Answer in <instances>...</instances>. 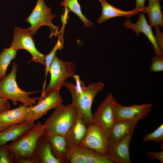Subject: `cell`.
<instances>
[{
  "instance_id": "cell-19",
  "label": "cell",
  "mask_w": 163,
  "mask_h": 163,
  "mask_svg": "<svg viewBox=\"0 0 163 163\" xmlns=\"http://www.w3.org/2000/svg\"><path fill=\"white\" fill-rule=\"evenodd\" d=\"M34 154L40 163H60L53 155L50 142L44 134L39 139Z\"/></svg>"
},
{
  "instance_id": "cell-33",
  "label": "cell",
  "mask_w": 163,
  "mask_h": 163,
  "mask_svg": "<svg viewBox=\"0 0 163 163\" xmlns=\"http://www.w3.org/2000/svg\"><path fill=\"white\" fill-rule=\"evenodd\" d=\"M136 2V9L140 11L146 12V8L145 5V0H135Z\"/></svg>"
},
{
  "instance_id": "cell-4",
  "label": "cell",
  "mask_w": 163,
  "mask_h": 163,
  "mask_svg": "<svg viewBox=\"0 0 163 163\" xmlns=\"http://www.w3.org/2000/svg\"><path fill=\"white\" fill-rule=\"evenodd\" d=\"M76 67L74 62L63 61L59 59L56 54L50 65L49 72L50 79L47 87L43 91L38 101L44 98L49 93L60 90L64 86L66 79L75 75Z\"/></svg>"
},
{
  "instance_id": "cell-26",
  "label": "cell",
  "mask_w": 163,
  "mask_h": 163,
  "mask_svg": "<svg viewBox=\"0 0 163 163\" xmlns=\"http://www.w3.org/2000/svg\"><path fill=\"white\" fill-rule=\"evenodd\" d=\"M14 158L13 152L8 145H0V163H12Z\"/></svg>"
},
{
  "instance_id": "cell-34",
  "label": "cell",
  "mask_w": 163,
  "mask_h": 163,
  "mask_svg": "<svg viewBox=\"0 0 163 163\" xmlns=\"http://www.w3.org/2000/svg\"><path fill=\"white\" fill-rule=\"evenodd\" d=\"M0 132H1V131H0Z\"/></svg>"
},
{
  "instance_id": "cell-24",
  "label": "cell",
  "mask_w": 163,
  "mask_h": 163,
  "mask_svg": "<svg viewBox=\"0 0 163 163\" xmlns=\"http://www.w3.org/2000/svg\"><path fill=\"white\" fill-rule=\"evenodd\" d=\"M61 34L60 35L58 34V39L57 41L51 51L48 54L44 55V58L45 61V78L43 87L42 91H43L45 88L46 85V78L49 72V68L53 60V59L56 54V53L58 50H61L63 47L64 39L63 38L62 31L63 28H62L61 30Z\"/></svg>"
},
{
  "instance_id": "cell-15",
  "label": "cell",
  "mask_w": 163,
  "mask_h": 163,
  "mask_svg": "<svg viewBox=\"0 0 163 163\" xmlns=\"http://www.w3.org/2000/svg\"><path fill=\"white\" fill-rule=\"evenodd\" d=\"M30 108V107L20 105L14 109L0 113V131L25 121Z\"/></svg>"
},
{
  "instance_id": "cell-14",
  "label": "cell",
  "mask_w": 163,
  "mask_h": 163,
  "mask_svg": "<svg viewBox=\"0 0 163 163\" xmlns=\"http://www.w3.org/2000/svg\"><path fill=\"white\" fill-rule=\"evenodd\" d=\"M139 15V19L136 23H131L128 18L124 22V26L126 28L133 30L137 36L139 35L140 33L144 34L152 45L155 55L163 56V51L159 48L156 42L151 27L147 22L144 14L141 12Z\"/></svg>"
},
{
  "instance_id": "cell-2",
  "label": "cell",
  "mask_w": 163,
  "mask_h": 163,
  "mask_svg": "<svg viewBox=\"0 0 163 163\" xmlns=\"http://www.w3.org/2000/svg\"><path fill=\"white\" fill-rule=\"evenodd\" d=\"M17 66L14 62L10 72L0 81V97L11 101L14 106L19 101L24 105L31 107L35 104L39 97L31 98L29 96L39 91H25L19 88L16 79Z\"/></svg>"
},
{
  "instance_id": "cell-11",
  "label": "cell",
  "mask_w": 163,
  "mask_h": 163,
  "mask_svg": "<svg viewBox=\"0 0 163 163\" xmlns=\"http://www.w3.org/2000/svg\"><path fill=\"white\" fill-rule=\"evenodd\" d=\"M152 104L148 103L125 106L116 101L114 106L115 120H121L141 121L147 117L151 111Z\"/></svg>"
},
{
  "instance_id": "cell-17",
  "label": "cell",
  "mask_w": 163,
  "mask_h": 163,
  "mask_svg": "<svg viewBox=\"0 0 163 163\" xmlns=\"http://www.w3.org/2000/svg\"><path fill=\"white\" fill-rule=\"evenodd\" d=\"M34 124V122L25 120L0 132V145L16 139L30 129Z\"/></svg>"
},
{
  "instance_id": "cell-27",
  "label": "cell",
  "mask_w": 163,
  "mask_h": 163,
  "mask_svg": "<svg viewBox=\"0 0 163 163\" xmlns=\"http://www.w3.org/2000/svg\"><path fill=\"white\" fill-rule=\"evenodd\" d=\"M145 141H152L157 143L163 142V124H162L155 131L146 135L143 138Z\"/></svg>"
},
{
  "instance_id": "cell-16",
  "label": "cell",
  "mask_w": 163,
  "mask_h": 163,
  "mask_svg": "<svg viewBox=\"0 0 163 163\" xmlns=\"http://www.w3.org/2000/svg\"><path fill=\"white\" fill-rule=\"evenodd\" d=\"M44 134L50 142L55 157L60 163H67L69 144L66 138L62 136L46 129Z\"/></svg>"
},
{
  "instance_id": "cell-23",
  "label": "cell",
  "mask_w": 163,
  "mask_h": 163,
  "mask_svg": "<svg viewBox=\"0 0 163 163\" xmlns=\"http://www.w3.org/2000/svg\"><path fill=\"white\" fill-rule=\"evenodd\" d=\"M17 52L10 47L4 48L0 53V81L6 75L11 62L16 58Z\"/></svg>"
},
{
  "instance_id": "cell-20",
  "label": "cell",
  "mask_w": 163,
  "mask_h": 163,
  "mask_svg": "<svg viewBox=\"0 0 163 163\" xmlns=\"http://www.w3.org/2000/svg\"><path fill=\"white\" fill-rule=\"evenodd\" d=\"M98 0L102 7L101 14L97 20V22L99 24L117 17L123 16L129 18L140 11L135 8L131 11H123L110 4L106 0Z\"/></svg>"
},
{
  "instance_id": "cell-12",
  "label": "cell",
  "mask_w": 163,
  "mask_h": 163,
  "mask_svg": "<svg viewBox=\"0 0 163 163\" xmlns=\"http://www.w3.org/2000/svg\"><path fill=\"white\" fill-rule=\"evenodd\" d=\"M63 101L60 90H56L47 94L46 97L35 105L30 107L29 113L25 120L34 122L46 114L50 109H54Z\"/></svg>"
},
{
  "instance_id": "cell-9",
  "label": "cell",
  "mask_w": 163,
  "mask_h": 163,
  "mask_svg": "<svg viewBox=\"0 0 163 163\" xmlns=\"http://www.w3.org/2000/svg\"><path fill=\"white\" fill-rule=\"evenodd\" d=\"M116 101L112 94H108L92 115L91 123L101 126L108 137L115 121L114 106Z\"/></svg>"
},
{
  "instance_id": "cell-32",
  "label": "cell",
  "mask_w": 163,
  "mask_h": 163,
  "mask_svg": "<svg viewBox=\"0 0 163 163\" xmlns=\"http://www.w3.org/2000/svg\"><path fill=\"white\" fill-rule=\"evenodd\" d=\"M11 109V106L8 100L0 97V113Z\"/></svg>"
},
{
  "instance_id": "cell-29",
  "label": "cell",
  "mask_w": 163,
  "mask_h": 163,
  "mask_svg": "<svg viewBox=\"0 0 163 163\" xmlns=\"http://www.w3.org/2000/svg\"><path fill=\"white\" fill-rule=\"evenodd\" d=\"M13 162L16 163H40V161L34 154L30 156L19 157L14 158Z\"/></svg>"
},
{
  "instance_id": "cell-10",
  "label": "cell",
  "mask_w": 163,
  "mask_h": 163,
  "mask_svg": "<svg viewBox=\"0 0 163 163\" xmlns=\"http://www.w3.org/2000/svg\"><path fill=\"white\" fill-rule=\"evenodd\" d=\"M69 144L67 163H113L105 156L93 150L80 145Z\"/></svg>"
},
{
  "instance_id": "cell-5",
  "label": "cell",
  "mask_w": 163,
  "mask_h": 163,
  "mask_svg": "<svg viewBox=\"0 0 163 163\" xmlns=\"http://www.w3.org/2000/svg\"><path fill=\"white\" fill-rule=\"evenodd\" d=\"M46 127L38 122L32 127L8 145L14 155V158L34 155V152L40 137L43 135Z\"/></svg>"
},
{
  "instance_id": "cell-18",
  "label": "cell",
  "mask_w": 163,
  "mask_h": 163,
  "mask_svg": "<svg viewBox=\"0 0 163 163\" xmlns=\"http://www.w3.org/2000/svg\"><path fill=\"white\" fill-rule=\"evenodd\" d=\"M137 122L134 120L115 121L108 137L109 141L115 142L123 139L129 133L134 131Z\"/></svg>"
},
{
  "instance_id": "cell-30",
  "label": "cell",
  "mask_w": 163,
  "mask_h": 163,
  "mask_svg": "<svg viewBox=\"0 0 163 163\" xmlns=\"http://www.w3.org/2000/svg\"><path fill=\"white\" fill-rule=\"evenodd\" d=\"M156 31V34L155 37L156 42L160 49L163 51V35L160 30L159 26H155Z\"/></svg>"
},
{
  "instance_id": "cell-25",
  "label": "cell",
  "mask_w": 163,
  "mask_h": 163,
  "mask_svg": "<svg viewBox=\"0 0 163 163\" xmlns=\"http://www.w3.org/2000/svg\"><path fill=\"white\" fill-rule=\"evenodd\" d=\"M61 5L67 8L69 11L77 15L85 27H91L93 25V23L87 19L83 14L78 0H64L61 2Z\"/></svg>"
},
{
  "instance_id": "cell-31",
  "label": "cell",
  "mask_w": 163,
  "mask_h": 163,
  "mask_svg": "<svg viewBox=\"0 0 163 163\" xmlns=\"http://www.w3.org/2000/svg\"><path fill=\"white\" fill-rule=\"evenodd\" d=\"M147 154L153 161H155L156 159H158L161 163H163V151L158 152L149 151L147 152Z\"/></svg>"
},
{
  "instance_id": "cell-1",
  "label": "cell",
  "mask_w": 163,
  "mask_h": 163,
  "mask_svg": "<svg viewBox=\"0 0 163 163\" xmlns=\"http://www.w3.org/2000/svg\"><path fill=\"white\" fill-rule=\"evenodd\" d=\"M76 85L70 82H66L64 86L70 91L72 102L76 108L87 124L91 123V106L95 96L104 89V84L100 82L91 83L85 86L79 76L75 75L73 77Z\"/></svg>"
},
{
  "instance_id": "cell-7",
  "label": "cell",
  "mask_w": 163,
  "mask_h": 163,
  "mask_svg": "<svg viewBox=\"0 0 163 163\" xmlns=\"http://www.w3.org/2000/svg\"><path fill=\"white\" fill-rule=\"evenodd\" d=\"M10 47L17 51L20 49L26 50L31 55L30 61L45 66L44 55L36 49L33 36L27 28L14 27L13 39Z\"/></svg>"
},
{
  "instance_id": "cell-6",
  "label": "cell",
  "mask_w": 163,
  "mask_h": 163,
  "mask_svg": "<svg viewBox=\"0 0 163 163\" xmlns=\"http://www.w3.org/2000/svg\"><path fill=\"white\" fill-rule=\"evenodd\" d=\"M52 9L47 7L44 0H37L36 5L30 15L25 19V21L30 23V26L27 28L33 36L39 28L42 26H48L51 33L50 38L56 37L58 34L59 27L54 25L52 20L56 15L51 13Z\"/></svg>"
},
{
  "instance_id": "cell-3",
  "label": "cell",
  "mask_w": 163,
  "mask_h": 163,
  "mask_svg": "<svg viewBox=\"0 0 163 163\" xmlns=\"http://www.w3.org/2000/svg\"><path fill=\"white\" fill-rule=\"evenodd\" d=\"M54 109L44 121L46 130L66 138L76 119L78 111L72 102L67 105L61 103Z\"/></svg>"
},
{
  "instance_id": "cell-22",
  "label": "cell",
  "mask_w": 163,
  "mask_h": 163,
  "mask_svg": "<svg viewBox=\"0 0 163 163\" xmlns=\"http://www.w3.org/2000/svg\"><path fill=\"white\" fill-rule=\"evenodd\" d=\"M146 12L149 18V25L151 28L156 26L163 27L162 14L160 0H149Z\"/></svg>"
},
{
  "instance_id": "cell-21",
  "label": "cell",
  "mask_w": 163,
  "mask_h": 163,
  "mask_svg": "<svg viewBox=\"0 0 163 163\" xmlns=\"http://www.w3.org/2000/svg\"><path fill=\"white\" fill-rule=\"evenodd\" d=\"M87 130V124L78 113L74 123L66 138L69 144L80 145L85 138Z\"/></svg>"
},
{
  "instance_id": "cell-28",
  "label": "cell",
  "mask_w": 163,
  "mask_h": 163,
  "mask_svg": "<svg viewBox=\"0 0 163 163\" xmlns=\"http://www.w3.org/2000/svg\"><path fill=\"white\" fill-rule=\"evenodd\" d=\"M149 70L153 72H159L163 71V56L155 55L152 58Z\"/></svg>"
},
{
  "instance_id": "cell-13",
  "label": "cell",
  "mask_w": 163,
  "mask_h": 163,
  "mask_svg": "<svg viewBox=\"0 0 163 163\" xmlns=\"http://www.w3.org/2000/svg\"><path fill=\"white\" fill-rule=\"evenodd\" d=\"M133 131L121 139L115 142L109 141L108 152L106 157L113 163H131L129 147Z\"/></svg>"
},
{
  "instance_id": "cell-8",
  "label": "cell",
  "mask_w": 163,
  "mask_h": 163,
  "mask_svg": "<svg viewBox=\"0 0 163 163\" xmlns=\"http://www.w3.org/2000/svg\"><path fill=\"white\" fill-rule=\"evenodd\" d=\"M85 138L80 144L106 156L109 145L108 138L103 129L93 123L87 124Z\"/></svg>"
}]
</instances>
